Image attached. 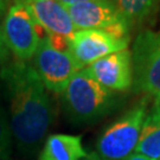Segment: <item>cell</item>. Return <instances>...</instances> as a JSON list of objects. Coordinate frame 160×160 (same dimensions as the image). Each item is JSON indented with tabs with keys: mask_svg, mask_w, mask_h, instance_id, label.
I'll use <instances>...</instances> for the list:
<instances>
[{
	"mask_svg": "<svg viewBox=\"0 0 160 160\" xmlns=\"http://www.w3.org/2000/svg\"><path fill=\"white\" fill-rule=\"evenodd\" d=\"M10 104V127L18 149L36 154L55 121V110L46 88L32 65L16 61L0 70Z\"/></svg>",
	"mask_w": 160,
	"mask_h": 160,
	"instance_id": "cell-1",
	"label": "cell"
},
{
	"mask_svg": "<svg viewBox=\"0 0 160 160\" xmlns=\"http://www.w3.org/2000/svg\"><path fill=\"white\" fill-rule=\"evenodd\" d=\"M115 92L87 74L77 71L62 92L64 114L74 125H88L109 114L116 106Z\"/></svg>",
	"mask_w": 160,
	"mask_h": 160,
	"instance_id": "cell-2",
	"label": "cell"
},
{
	"mask_svg": "<svg viewBox=\"0 0 160 160\" xmlns=\"http://www.w3.org/2000/svg\"><path fill=\"white\" fill-rule=\"evenodd\" d=\"M147 115V100L142 98L134 107L101 133L96 142V154L101 160H125L139 142L140 132Z\"/></svg>",
	"mask_w": 160,
	"mask_h": 160,
	"instance_id": "cell-3",
	"label": "cell"
},
{
	"mask_svg": "<svg viewBox=\"0 0 160 160\" xmlns=\"http://www.w3.org/2000/svg\"><path fill=\"white\" fill-rule=\"evenodd\" d=\"M2 37L7 49L16 56L17 61L28 62L32 59L45 36L30 13L25 4H12L6 13L1 26Z\"/></svg>",
	"mask_w": 160,
	"mask_h": 160,
	"instance_id": "cell-4",
	"label": "cell"
},
{
	"mask_svg": "<svg viewBox=\"0 0 160 160\" xmlns=\"http://www.w3.org/2000/svg\"><path fill=\"white\" fill-rule=\"evenodd\" d=\"M133 90L160 98V31H143L132 52Z\"/></svg>",
	"mask_w": 160,
	"mask_h": 160,
	"instance_id": "cell-5",
	"label": "cell"
},
{
	"mask_svg": "<svg viewBox=\"0 0 160 160\" xmlns=\"http://www.w3.org/2000/svg\"><path fill=\"white\" fill-rule=\"evenodd\" d=\"M77 30H102L118 38H129L131 25L116 0H94L65 7Z\"/></svg>",
	"mask_w": 160,
	"mask_h": 160,
	"instance_id": "cell-6",
	"label": "cell"
},
{
	"mask_svg": "<svg viewBox=\"0 0 160 160\" xmlns=\"http://www.w3.org/2000/svg\"><path fill=\"white\" fill-rule=\"evenodd\" d=\"M31 65L46 89L56 94H62L72 76L81 70L70 51L56 49L46 34L40 40Z\"/></svg>",
	"mask_w": 160,
	"mask_h": 160,
	"instance_id": "cell-7",
	"label": "cell"
},
{
	"mask_svg": "<svg viewBox=\"0 0 160 160\" xmlns=\"http://www.w3.org/2000/svg\"><path fill=\"white\" fill-rule=\"evenodd\" d=\"M129 38H118L102 30H77L69 38V49L76 64L84 67L113 52L126 50Z\"/></svg>",
	"mask_w": 160,
	"mask_h": 160,
	"instance_id": "cell-8",
	"label": "cell"
},
{
	"mask_svg": "<svg viewBox=\"0 0 160 160\" xmlns=\"http://www.w3.org/2000/svg\"><path fill=\"white\" fill-rule=\"evenodd\" d=\"M84 71L112 92H127L133 87L132 52H113L84 68Z\"/></svg>",
	"mask_w": 160,
	"mask_h": 160,
	"instance_id": "cell-9",
	"label": "cell"
},
{
	"mask_svg": "<svg viewBox=\"0 0 160 160\" xmlns=\"http://www.w3.org/2000/svg\"><path fill=\"white\" fill-rule=\"evenodd\" d=\"M26 6L50 40H69L77 31L67 8L57 0H32Z\"/></svg>",
	"mask_w": 160,
	"mask_h": 160,
	"instance_id": "cell-10",
	"label": "cell"
},
{
	"mask_svg": "<svg viewBox=\"0 0 160 160\" xmlns=\"http://www.w3.org/2000/svg\"><path fill=\"white\" fill-rule=\"evenodd\" d=\"M87 152L82 145V138L70 134H51L45 139L38 155V160H82Z\"/></svg>",
	"mask_w": 160,
	"mask_h": 160,
	"instance_id": "cell-11",
	"label": "cell"
},
{
	"mask_svg": "<svg viewBox=\"0 0 160 160\" xmlns=\"http://www.w3.org/2000/svg\"><path fill=\"white\" fill-rule=\"evenodd\" d=\"M135 151L151 159L160 160V104L157 100L145 118Z\"/></svg>",
	"mask_w": 160,
	"mask_h": 160,
	"instance_id": "cell-12",
	"label": "cell"
},
{
	"mask_svg": "<svg viewBox=\"0 0 160 160\" xmlns=\"http://www.w3.org/2000/svg\"><path fill=\"white\" fill-rule=\"evenodd\" d=\"M122 16L129 25L142 23L154 12L158 0H116Z\"/></svg>",
	"mask_w": 160,
	"mask_h": 160,
	"instance_id": "cell-13",
	"label": "cell"
},
{
	"mask_svg": "<svg viewBox=\"0 0 160 160\" xmlns=\"http://www.w3.org/2000/svg\"><path fill=\"white\" fill-rule=\"evenodd\" d=\"M12 132L6 110L0 106V154L11 152Z\"/></svg>",
	"mask_w": 160,
	"mask_h": 160,
	"instance_id": "cell-14",
	"label": "cell"
},
{
	"mask_svg": "<svg viewBox=\"0 0 160 160\" xmlns=\"http://www.w3.org/2000/svg\"><path fill=\"white\" fill-rule=\"evenodd\" d=\"M4 14V12L0 11V17ZM8 52L10 50L7 49V46L5 44V40L2 37V31H1V26H0V65H5L6 61L8 59Z\"/></svg>",
	"mask_w": 160,
	"mask_h": 160,
	"instance_id": "cell-15",
	"label": "cell"
},
{
	"mask_svg": "<svg viewBox=\"0 0 160 160\" xmlns=\"http://www.w3.org/2000/svg\"><path fill=\"white\" fill-rule=\"evenodd\" d=\"M59 4H62L64 7L72 6L76 4H82V2H88V1H94V0H57Z\"/></svg>",
	"mask_w": 160,
	"mask_h": 160,
	"instance_id": "cell-16",
	"label": "cell"
},
{
	"mask_svg": "<svg viewBox=\"0 0 160 160\" xmlns=\"http://www.w3.org/2000/svg\"><path fill=\"white\" fill-rule=\"evenodd\" d=\"M125 160H153V159H151V158L146 157V155L140 154V153H132V154Z\"/></svg>",
	"mask_w": 160,
	"mask_h": 160,
	"instance_id": "cell-17",
	"label": "cell"
},
{
	"mask_svg": "<svg viewBox=\"0 0 160 160\" xmlns=\"http://www.w3.org/2000/svg\"><path fill=\"white\" fill-rule=\"evenodd\" d=\"M82 160H101V159L98 158V155L96 154V152H92V153H88V155Z\"/></svg>",
	"mask_w": 160,
	"mask_h": 160,
	"instance_id": "cell-18",
	"label": "cell"
},
{
	"mask_svg": "<svg viewBox=\"0 0 160 160\" xmlns=\"http://www.w3.org/2000/svg\"><path fill=\"white\" fill-rule=\"evenodd\" d=\"M10 153H2V154H0V160H12Z\"/></svg>",
	"mask_w": 160,
	"mask_h": 160,
	"instance_id": "cell-19",
	"label": "cell"
},
{
	"mask_svg": "<svg viewBox=\"0 0 160 160\" xmlns=\"http://www.w3.org/2000/svg\"><path fill=\"white\" fill-rule=\"evenodd\" d=\"M13 4H18V2H20V4H29L30 1H32V0H11Z\"/></svg>",
	"mask_w": 160,
	"mask_h": 160,
	"instance_id": "cell-20",
	"label": "cell"
},
{
	"mask_svg": "<svg viewBox=\"0 0 160 160\" xmlns=\"http://www.w3.org/2000/svg\"><path fill=\"white\" fill-rule=\"evenodd\" d=\"M6 8V0H0V11L5 12Z\"/></svg>",
	"mask_w": 160,
	"mask_h": 160,
	"instance_id": "cell-21",
	"label": "cell"
},
{
	"mask_svg": "<svg viewBox=\"0 0 160 160\" xmlns=\"http://www.w3.org/2000/svg\"><path fill=\"white\" fill-rule=\"evenodd\" d=\"M157 101H158V102H159V104H160V98H157Z\"/></svg>",
	"mask_w": 160,
	"mask_h": 160,
	"instance_id": "cell-22",
	"label": "cell"
},
{
	"mask_svg": "<svg viewBox=\"0 0 160 160\" xmlns=\"http://www.w3.org/2000/svg\"><path fill=\"white\" fill-rule=\"evenodd\" d=\"M155 100H157V98H155Z\"/></svg>",
	"mask_w": 160,
	"mask_h": 160,
	"instance_id": "cell-23",
	"label": "cell"
}]
</instances>
